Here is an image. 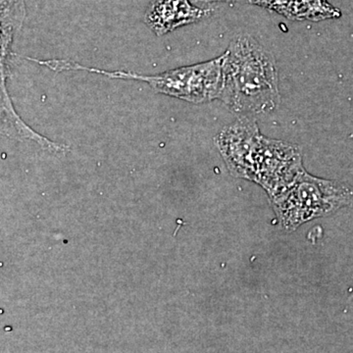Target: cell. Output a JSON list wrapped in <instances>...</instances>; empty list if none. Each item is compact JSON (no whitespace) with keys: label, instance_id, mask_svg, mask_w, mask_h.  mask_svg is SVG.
<instances>
[{"label":"cell","instance_id":"1","mask_svg":"<svg viewBox=\"0 0 353 353\" xmlns=\"http://www.w3.org/2000/svg\"><path fill=\"white\" fill-rule=\"evenodd\" d=\"M221 101L241 114L273 112L280 101L273 55L248 34H240L222 55Z\"/></svg>","mask_w":353,"mask_h":353},{"label":"cell","instance_id":"2","mask_svg":"<svg viewBox=\"0 0 353 353\" xmlns=\"http://www.w3.org/2000/svg\"><path fill=\"white\" fill-rule=\"evenodd\" d=\"M39 65L53 71H87L111 79L139 81L148 83L154 92L192 103H205L218 99L222 85V55L208 62L170 70L157 75H139L134 72L90 68L73 60H39Z\"/></svg>","mask_w":353,"mask_h":353},{"label":"cell","instance_id":"3","mask_svg":"<svg viewBox=\"0 0 353 353\" xmlns=\"http://www.w3.org/2000/svg\"><path fill=\"white\" fill-rule=\"evenodd\" d=\"M285 231L353 205V185L310 175L305 169L284 192L270 199Z\"/></svg>","mask_w":353,"mask_h":353},{"label":"cell","instance_id":"4","mask_svg":"<svg viewBox=\"0 0 353 353\" xmlns=\"http://www.w3.org/2000/svg\"><path fill=\"white\" fill-rule=\"evenodd\" d=\"M26 17L25 0H0V134L19 141H32L52 153L69 152L68 146L54 143L32 130L16 112L7 90L9 58L12 44Z\"/></svg>","mask_w":353,"mask_h":353},{"label":"cell","instance_id":"5","mask_svg":"<svg viewBox=\"0 0 353 353\" xmlns=\"http://www.w3.org/2000/svg\"><path fill=\"white\" fill-rule=\"evenodd\" d=\"M303 170L299 146L263 137L255 159L252 182L266 190L269 199L284 192Z\"/></svg>","mask_w":353,"mask_h":353},{"label":"cell","instance_id":"6","mask_svg":"<svg viewBox=\"0 0 353 353\" xmlns=\"http://www.w3.org/2000/svg\"><path fill=\"white\" fill-rule=\"evenodd\" d=\"M263 137L256 122L248 116L221 130L215 143L232 175L252 182L255 159Z\"/></svg>","mask_w":353,"mask_h":353},{"label":"cell","instance_id":"7","mask_svg":"<svg viewBox=\"0 0 353 353\" xmlns=\"http://www.w3.org/2000/svg\"><path fill=\"white\" fill-rule=\"evenodd\" d=\"M212 10L194 6L190 0H153L145 15V22L158 37L183 26L199 22Z\"/></svg>","mask_w":353,"mask_h":353},{"label":"cell","instance_id":"8","mask_svg":"<svg viewBox=\"0 0 353 353\" xmlns=\"http://www.w3.org/2000/svg\"><path fill=\"white\" fill-rule=\"evenodd\" d=\"M341 16V11L334 8L327 0H297L296 21H318L334 19Z\"/></svg>","mask_w":353,"mask_h":353},{"label":"cell","instance_id":"9","mask_svg":"<svg viewBox=\"0 0 353 353\" xmlns=\"http://www.w3.org/2000/svg\"><path fill=\"white\" fill-rule=\"evenodd\" d=\"M253 6L263 7L268 10L273 11L285 16L290 20L296 18L297 0H248Z\"/></svg>","mask_w":353,"mask_h":353},{"label":"cell","instance_id":"10","mask_svg":"<svg viewBox=\"0 0 353 353\" xmlns=\"http://www.w3.org/2000/svg\"><path fill=\"white\" fill-rule=\"evenodd\" d=\"M190 1L192 2V3L196 6H199V7H201V8H203L204 6H210V4H214V3H220V2H231V1H236V0H190Z\"/></svg>","mask_w":353,"mask_h":353}]
</instances>
